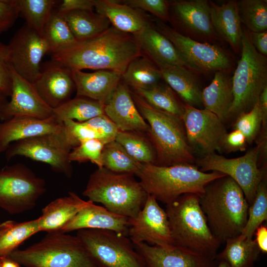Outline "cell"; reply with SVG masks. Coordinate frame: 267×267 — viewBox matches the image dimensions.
Returning <instances> with one entry per match:
<instances>
[{
  "instance_id": "obj_1",
  "label": "cell",
  "mask_w": 267,
  "mask_h": 267,
  "mask_svg": "<svg viewBox=\"0 0 267 267\" xmlns=\"http://www.w3.org/2000/svg\"><path fill=\"white\" fill-rule=\"evenodd\" d=\"M142 50L133 34L121 32L112 26L98 37L77 42L52 54V60L71 71L110 70L122 74Z\"/></svg>"
},
{
  "instance_id": "obj_2",
  "label": "cell",
  "mask_w": 267,
  "mask_h": 267,
  "mask_svg": "<svg viewBox=\"0 0 267 267\" xmlns=\"http://www.w3.org/2000/svg\"><path fill=\"white\" fill-rule=\"evenodd\" d=\"M199 199L211 230L221 242L241 233L249 204L233 179L225 176L212 181Z\"/></svg>"
},
{
  "instance_id": "obj_3",
  "label": "cell",
  "mask_w": 267,
  "mask_h": 267,
  "mask_svg": "<svg viewBox=\"0 0 267 267\" xmlns=\"http://www.w3.org/2000/svg\"><path fill=\"white\" fill-rule=\"evenodd\" d=\"M130 92L137 109L148 122L147 134L156 156L154 164H193L196 160L188 144L182 119L151 106L134 92Z\"/></svg>"
},
{
  "instance_id": "obj_4",
  "label": "cell",
  "mask_w": 267,
  "mask_h": 267,
  "mask_svg": "<svg viewBox=\"0 0 267 267\" xmlns=\"http://www.w3.org/2000/svg\"><path fill=\"white\" fill-rule=\"evenodd\" d=\"M136 176L148 194L167 205L184 194L199 196L209 183L226 175L202 172L192 164L162 166L141 163Z\"/></svg>"
},
{
  "instance_id": "obj_5",
  "label": "cell",
  "mask_w": 267,
  "mask_h": 267,
  "mask_svg": "<svg viewBox=\"0 0 267 267\" xmlns=\"http://www.w3.org/2000/svg\"><path fill=\"white\" fill-rule=\"evenodd\" d=\"M165 211L174 245L217 258L221 242L208 225L198 195L184 194L167 204Z\"/></svg>"
},
{
  "instance_id": "obj_6",
  "label": "cell",
  "mask_w": 267,
  "mask_h": 267,
  "mask_svg": "<svg viewBox=\"0 0 267 267\" xmlns=\"http://www.w3.org/2000/svg\"><path fill=\"white\" fill-rule=\"evenodd\" d=\"M83 195L117 215L135 217L142 209L148 194L134 175L98 168L89 176Z\"/></svg>"
},
{
  "instance_id": "obj_7",
  "label": "cell",
  "mask_w": 267,
  "mask_h": 267,
  "mask_svg": "<svg viewBox=\"0 0 267 267\" xmlns=\"http://www.w3.org/2000/svg\"><path fill=\"white\" fill-rule=\"evenodd\" d=\"M9 256L23 267H98L77 236L60 232Z\"/></svg>"
},
{
  "instance_id": "obj_8",
  "label": "cell",
  "mask_w": 267,
  "mask_h": 267,
  "mask_svg": "<svg viewBox=\"0 0 267 267\" xmlns=\"http://www.w3.org/2000/svg\"><path fill=\"white\" fill-rule=\"evenodd\" d=\"M241 57L232 79L233 101L227 120L251 110L267 86V58L252 44L248 31L243 26Z\"/></svg>"
},
{
  "instance_id": "obj_9",
  "label": "cell",
  "mask_w": 267,
  "mask_h": 267,
  "mask_svg": "<svg viewBox=\"0 0 267 267\" xmlns=\"http://www.w3.org/2000/svg\"><path fill=\"white\" fill-rule=\"evenodd\" d=\"M76 236L98 267H146L128 236L95 229L78 230Z\"/></svg>"
},
{
  "instance_id": "obj_10",
  "label": "cell",
  "mask_w": 267,
  "mask_h": 267,
  "mask_svg": "<svg viewBox=\"0 0 267 267\" xmlns=\"http://www.w3.org/2000/svg\"><path fill=\"white\" fill-rule=\"evenodd\" d=\"M45 191V181L22 164L0 169V208L10 214L33 209Z\"/></svg>"
},
{
  "instance_id": "obj_11",
  "label": "cell",
  "mask_w": 267,
  "mask_h": 267,
  "mask_svg": "<svg viewBox=\"0 0 267 267\" xmlns=\"http://www.w3.org/2000/svg\"><path fill=\"white\" fill-rule=\"evenodd\" d=\"M72 148L63 125L58 131L12 143L5 151V156L7 161L20 156L43 162L69 178L72 174V167L69 156Z\"/></svg>"
},
{
  "instance_id": "obj_12",
  "label": "cell",
  "mask_w": 267,
  "mask_h": 267,
  "mask_svg": "<svg viewBox=\"0 0 267 267\" xmlns=\"http://www.w3.org/2000/svg\"><path fill=\"white\" fill-rule=\"evenodd\" d=\"M259 146L256 145L244 155L234 158H227L216 153L205 155L196 161L202 172H217L233 179L242 190L250 205L258 186L267 177V164L258 166Z\"/></svg>"
},
{
  "instance_id": "obj_13",
  "label": "cell",
  "mask_w": 267,
  "mask_h": 267,
  "mask_svg": "<svg viewBox=\"0 0 267 267\" xmlns=\"http://www.w3.org/2000/svg\"><path fill=\"white\" fill-rule=\"evenodd\" d=\"M156 28L173 43L190 69L208 73H229L233 68L231 57L221 46L193 40L161 21Z\"/></svg>"
},
{
  "instance_id": "obj_14",
  "label": "cell",
  "mask_w": 267,
  "mask_h": 267,
  "mask_svg": "<svg viewBox=\"0 0 267 267\" xmlns=\"http://www.w3.org/2000/svg\"><path fill=\"white\" fill-rule=\"evenodd\" d=\"M8 45L14 70L33 84L40 75L42 58L49 53L46 40L25 24L16 32Z\"/></svg>"
},
{
  "instance_id": "obj_15",
  "label": "cell",
  "mask_w": 267,
  "mask_h": 267,
  "mask_svg": "<svg viewBox=\"0 0 267 267\" xmlns=\"http://www.w3.org/2000/svg\"><path fill=\"white\" fill-rule=\"evenodd\" d=\"M181 118L189 145L205 155L221 152V144L227 133L223 122L214 113L184 104Z\"/></svg>"
},
{
  "instance_id": "obj_16",
  "label": "cell",
  "mask_w": 267,
  "mask_h": 267,
  "mask_svg": "<svg viewBox=\"0 0 267 267\" xmlns=\"http://www.w3.org/2000/svg\"><path fill=\"white\" fill-rule=\"evenodd\" d=\"M128 237L133 243L144 242L149 245H174L167 213L157 200L148 194L137 215L130 218Z\"/></svg>"
},
{
  "instance_id": "obj_17",
  "label": "cell",
  "mask_w": 267,
  "mask_h": 267,
  "mask_svg": "<svg viewBox=\"0 0 267 267\" xmlns=\"http://www.w3.org/2000/svg\"><path fill=\"white\" fill-rule=\"evenodd\" d=\"M174 21L178 32L193 40L213 44L219 40L214 31L207 0H180L170 1Z\"/></svg>"
},
{
  "instance_id": "obj_18",
  "label": "cell",
  "mask_w": 267,
  "mask_h": 267,
  "mask_svg": "<svg viewBox=\"0 0 267 267\" xmlns=\"http://www.w3.org/2000/svg\"><path fill=\"white\" fill-rule=\"evenodd\" d=\"M11 77L10 99L0 111L1 122L17 116L46 119L54 115V110L42 99L34 84L20 76L12 66Z\"/></svg>"
},
{
  "instance_id": "obj_19",
  "label": "cell",
  "mask_w": 267,
  "mask_h": 267,
  "mask_svg": "<svg viewBox=\"0 0 267 267\" xmlns=\"http://www.w3.org/2000/svg\"><path fill=\"white\" fill-rule=\"evenodd\" d=\"M133 245L146 267H216L219 262L217 258L206 256L175 245L159 247L144 242Z\"/></svg>"
},
{
  "instance_id": "obj_20",
  "label": "cell",
  "mask_w": 267,
  "mask_h": 267,
  "mask_svg": "<svg viewBox=\"0 0 267 267\" xmlns=\"http://www.w3.org/2000/svg\"><path fill=\"white\" fill-rule=\"evenodd\" d=\"M33 84L42 99L53 109L70 99L75 89L72 71L53 60L41 69Z\"/></svg>"
},
{
  "instance_id": "obj_21",
  "label": "cell",
  "mask_w": 267,
  "mask_h": 267,
  "mask_svg": "<svg viewBox=\"0 0 267 267\" xmlns=\"http://www.w3.org/2000/svg\"><path fill=\"white\" fill-rule=\"evenodd\" d=\"M104 111L120 131L148 132L149 125L137 109L130 90L121 82L105 104Z\"/></svg>"
},
{
  "instance_id": "obj_22",
  "label": "cell",
  "mask_w": 267,
  "mask_h": 267,
  "mask_svg": "<svg viewBox=\"0 0 267 267\" xmlns=\"http://www.w3.org/2000/svg\"><path fill=\"white\" fill-rule=\"evenodd\" d=\"M129 218L117 215L103 206L89 201L59 232L67 233L84 229L111 230L128 237Z\"/></svg>"
},
{
  "instance_id": "obj_23",
  "label": "cell",
  "mask_w": 267,
  "mask_h": 267,
  "mask_svg": "<svg viewBox=\"0 0 267 267\" xmlns=\"http://www.w3.org/2000/svg\"><path fill=\"white\" fill-rule=\"evenodd\" d=\"M63 123L53 115L46 119L17 116L0 122V152H5L12 143L36 136L60 130Z\"/></svg>"
},
{
  "instance_id": "obj_24",
  "label": "cell",
  "mask_w": 267,
  "mask_h": 267,
  "mask_svg": "<svg viewBox=\"0 0 267 267\" xmlns=\"http://www.w3.org/2000/svg\"><path fill=\"white\" fill-rule=\"evenodd\" d=\"M76 96L87 97L105 104L122 80V74L110 70L85 72L72 71Z\"/></svg>"
},
{
  "instance_id": "obj_25",
  "label": "cell",
  "mask_w": 267,
  "mask_h": 267,
  "mask_svg": "<svg viewBox=\"0 0 267 267\" xmlns=\"http://www.w3.org/2000/svg\"><path fill=\"white\" fill-rule=\"evenodd\" d=\"M133 35L142 51L157 67L171 65L188 68L173 43L150 22Z\"/></svg>"
},
{
  "instance_id": "obj_26",
  "label": "cell",
  "mask_w": 267,
  "mask_h": 267,
  "mask_svg": "<svg viewBox=\"0 0 267 267\" xmlns=\"http://www.w3.org/2000/svg\"><path fill=\"white\" fill-rule=\"evenodd\" d=\"M209 1L212 23L218 39L226 42L235 52L240 53L243 27L237 1L231 0L221 5Z\"/></svg>"
},
{
  "instance_id": "obj_27",
  "label": "cell",
  "mask_w": 267,
  "mask_h": 267,
  "mask_svg": "<svg viewBox=\"0 0 267 267\" xmlns=\"http://www.w3.org/2000/svg\"><path fill=\"white\" fill-rule=\"evenodd\" d=\"M89 203L74 192L52 201L42 209V215L37 219L40 231L59 232Z\"/></svg>"
},
{
  "instance_id": "obj_28",
  "label": "cell",
  "mask_w": 267,
  "mask_h": 267,
  "mask_svg": "<svg viewBox=\"0 0 267 267\" xmlns=\"http://www.w3.org/2000/svg\"><path fill=\"white\" fill-rule=\"evenodd\" d=\"M94 9L116 29L134 34L150 22L141 11L114 0H94Z\"/></svg>"
},
{
  "instance_id": "obj_29",
  "label": "cell",
  "mask_w": 267,
  "mask_h": 267,
  "mask_svg": "<svg viewBox=\"0 0 267 267\" xmlns=\"http://www.w3.org/2000/svg\"><path fill=\"white\" fill-rule=\"evenodd\" d=\"M162 79L184 104L197 108L202 105V93L198 78L193 70L182 66H161Z\"/></svg>"
},
{
  "instance_id": "obj_30",
  "label": "cell",
  "mask_w": 267,
  "mask_h": 267,
  "mask_svg": "<svg viewBox=\"0 0 267 267\" xmlns=\"http://www.w3.org/2000/svg\"><path fill=\"white\" fill-rule=\"evenodd\" d=\"M211 83L202 89V105L217 115L223 123L227 120L233 101L232 79L228 72L214 73Z\"/></svg>"
},
{
  "instance_id": "obj_31",
  "label": "cell",
  "mask_w": 267,
  "mask_h": 267,
  "mask_svg": "<svg viewBox=\"0 0 267 267\" xmlns=\"http://www.w3.org/2000/svg\"><path fill=\"white\" fill-rule=\"evenodd\" d=\"M62 14L78 42L96 38L111 26L105 17L93 10H76Z\"/></svg>"
},
{
  "instance_id": "obj_32",
  "label": "cell",
  "mask_w": 267,
  "mask_h": 267,
  "mask_svg": "<svg viewBox=\"0 0 267 267\" xmlns=\"http://www.w3.org/2000/svg\"><path fill=\"white\" fill-rule=\"evenodd\" d=\"M222 251L217 259L226 262L230 267H251L261 252L255 239L241 234L227 239Z\"/></svg>"
},
{
  "instance_id": "obj_33",
  "label": "cell",
  "mask_w": 267,
  "mask_h": 267,
  "mask_svg": "<svg viewBox=\"0 0 267 267\" xmlns=\"http://www.w3.org/2000/svg\"><path fill=\"white\" fill-rule=\"evenodd\" d=\"M162 79L159 68L149 57L142 55L131 61L122 75L125 84L133 90L151 88Z\"/></svg>"
},
{
  "instance_id": "obj_34",
  "label": "cell",
  "mask_w": 267,
  "mask_h": 267,
  "mask_svg": "<svg viewBox=\"0 0 267 267\" xmlns=\"http://www.w3.org/2000/svg\"><path fill=\"white\" fill-rule=\"evenodd\" d=\"M39 232L37 219L24 222L9 220L0 223V258L9 256L24 241Z\"/></svg>"
},
{
  "instance_id": "obj_35",
  "label": "cell",
  "mask_w": 267,
  "mask_h": 267,
  "mask_svg": "<svg viewBox=\"0 0 267 267\" xmlns=\"http://www.w3.org/2000/svg\"><path fill=\"white\" fill-rule=\"evenodd\" d=\"M104 104L97 101L76 96L54 110V116L60 122L70 120L86 122L104 114Z\"/></svg>"
},
{
  "instance_id": "obj_36",
  "label": "cell",
  "mask_w": 267,
  "mask_h": 267,
  "mask_svg": "<svg viewBox=\"0 0 267 267\" xmlns=\"http://www.w3.org/2000/svg\"><path fill=\"white\" fill-rule=\"evenodd\" d=\"M132 91L151 106L181 119L184 103L179 101L169 86L159 83L150 89Z\"/></svg>"
},
{
  "instance_id": "obj_37",
  "label": "cell",
  "mask_w": 267,
  "mask_h": 267,
  "mask_svg": "<svg viewBox=\"0 0 267 267\" xmlns=\"http://www.w3.org/2000/svg\"><path fill=\"white\" fill-rule=\"evenodd\" d=\"M43 37L52 54L66 49L78 42L63 15L57 10L53 11L45 24Z\"/></svg>"
},
{
  "instance_id": "obj_38",
  "label": "cell",
  "mask_w": 267,
  "mask_h": 267,
  "mask_svg": "<svg viewBox=\"0 0 267 267\" xmlns=\"http://www.w3.org/2000/svg\"><path fill=\"white\" fill-rule=\"evenodd\" d=\"M19 15L26 24L43 36L45 24L57 3L55 0H17Z\"/></svg>"
},
{
  "instance_id": "obj_39",
  "label": "cell",
  "mask_w": 267,
  "mask_h": 267,
  "mask_svg": "<svg viewBox=\"0 0 267 267\" xmlns=\"http://www.w3.org/2000/svg\"><path fill=\"white\" fill-rule=\"evenodd\" d=\"M103 167L117 173L136 175L141 163L131 157L115 140L105 144L102 151Z\"/></svg>"
},
{
  "instance_id": "obj_40",
  "label": "cell",
  "mask_w": 267,
  "mask_h": 267,
  "mask_svg": "<svg viewBox=\"0 0 267 267\" xmlns=\"http://www.w3.org/2000/svg\"><path fill=\"white\" fill-rule=\"evenodd\" d=\"M139 133L119 131L115 140L137 162L154 164L156 159L154 148L151 142Z\"/></svg>"
},
{
  "instance_id": "obj_41",
  "label": "cell",
  "mask_w": 267,
  "mask_h": 267,
  "mask_svg": "<svg viewBox=\"0 0 267 267\" xmlns=\"http://www.w3.org/2000/svg\"><path fill=\"white\" fill-rule=\"evenodd\" d=\"M237 5L241 23L248 31H267V0H240Z\"/></svg>"
},
{
  "instance_id": "obj_42",
  "label": "cell",
  "mask_w": 267,
  "mask_h": 267,
  "mask_svg": "<svg viewBox=\"0 0 267 267\" xmlns=\"http://www.w3.org/2000/svg\"><path fill=\"white\" fill-rule=\"evenodd\" d=\"M267 219V182L263 179L257 188L255 198L249 205L248 218L241 234L253 239L257 228Z\"/></svg>"
},
{
  "instance_id": "obj_43",
  "label": "cell",
  "mask_w": 267,
  "mask_h": 267,
  "mask_svg": "<svg viewBox=\"0 0 267 267\" xmlns=\"http://www.w3.org/2000/svg\"><path fill=\"white\" fill-rule=\"evenodd\" d=\"M234 119L233 130L241 132L247 143L252 144L260 132L263 121V114L258 101L251 110L240 113Z\"/></svg>"
},
{
  "instance_id": "obj_44",
  "label": "cell",
  "mask_w": 267,
  "mask_h": 267,
  "mask_svg": "<svg viewBox=\"0 0 267 267\" xmlns=\"http://www.w3.org/2000/svg\"><path fill=\"white\" fill-rule=\"evenodd\" d=\"M105 144L98 139L85 140L72 149L69 153V160L71 162L79 163L90 161L95 164L98 168H103L102 151Z\"/></svg>"
},
{
  "instance_id": "obj_45",
  "label": "cell",
  "mask_w": 267,
  "mask_h": 267,
  "mask_svg": "<svg viewBox=\"0 0 267 267\" xmlns=\"http://www.w3.org/2000/svg\"><path fill=\"white\" fill-rule=\"evenodd\" d=\"M63 123L67 138L73 148L88 139H98L102 141L101 136L85 122L68 120Z\"/></svg>"
},
{
  "instance_id": "obj_46",
  "label": "cell",
  "mask_w": 267,
  "mask_h": 267,
  "mask_svg": "<svg viewBox=\"0 0 267 267\" xmlns=\"http://www.w3.org/2000/svg\"><path fill=\"white\" fill-rule=\"evenodd\" d=\"M123 3L140 11L150 12L161 21H170V1L164 0H126Z\"/></svg>"
},
{
  "instance_id": "obj_47",
  "label": "cell",
  "mask_w": 267,
  "mask_h": 267,
  "mask_svg": "<svg viewBox=\"0 0 267 267\" xmlns=\"http://www.w3.org/2000/svg\"><path fill=\"white\" fill-rule=\"evenodd\" d=\"M11 68L9 47L0 41V91L7 97L11 92Z\"/></svg>"
},
{
  "instance_id": "obj_48",
  "label": "cell",
  "mask_w": 267,
  "mask_h": 267,
  "mask_svg": "<svg viewBox=\"0 0 267 267\" xmlns=\"http://www.w3.org/2000/svg\"><path fill=\"white\" fill-rule=\"evenodd\" d=\"M85 123L95 131L105 143L115 140L119 131L116 125L105 114L95 117Z\"/></svg>"
},
{
  "instance_id": "obj_49",
  "label": "cell",
  "mask_w": 267,
  "mask_h": 267,
  "mask_svg": "<svg viewBox=\"0 0 267 267\" xmlns=\"http://www.w3.org/2000/svg\"><path fill=\"white\" fill-rule=\"evenodd\" d=\"M19 15L17 0H0V34L12 27Z\"/></svg>"
},
{
  "instance_id": "obj_50",
  "label": "cell",
  "mask_w": 267,
  "mask_h": 267,
  "mask_svg": "<svg viewBox=\"0 0 267 267\" xmlns=\"http://www.w3.org/2000/svg\"><path fill=\"white\" fill-rule=\"evenodd\" d=\"M247 142L244 135L240 131L233 130L223 136L221 144V152L230 153L238 151H245Z\"/></svg>"
},
{
  "instance_id": "obj_51",
  "label": "cell",
  "mask_w": 267,
  "mask_h": 267,
  "mask_svg": "<svg viewBox=\"0 0 267 267\" xmlns=\"http://www.w3.org/2000/svg\"><path fill=\"white\" fill-rule=\"evenodd\" d=\"M94 8V0H64L57 10L64 14L76 10H93Z\"/></svg>"
},
{
  "instance_id": "obj_52",
  "label": "cell",
  "mask_w": 267,
  "mask_h": 267,
  "mask_svg": "<svg viewBox=\"0 0 267 267\" xmlns=\"http://www.w3.org/2000/svg\"><path fill=\"white\" fill-rule=\"evenodd\" d=\"M248 33L251 42L256 50L261 54L267 56V31L260 32L248 31Z\"/></svg>"
},
{
  "instance_id": "obj_53",
  "label": "cell",
  "mask_w": 267,
  "mask_h": 267,
  "mask_svg": "<svg viewBox=\"0 0 267 267\" xmlns=\"http://www.w3.org/2000/svg\"><path fill=\"white\" fill-rule=\"evenodd\" d=\"M254 234L255 239L258 246L263 253H267V227L265 225H260L256 230Z\"/></svg>"
},
{
  "instance_id": "obj_54",
  "label": "cell",
  "mask_w": 267,
  "mask_h": 267,
  "mask_svg": "<svg viewBox=\"0 0 267 267\" xmlns=\"http://www.w3.org/2000/svg\"><path fill=\"white\" fill-rule=\"evenodd\" d=\"M258 103L263 114L262 124H267V86L261 93Z\"/></svg>"
},
{
  "instance_id": "obj_55",
  "label": "cell",
  "mask_w": 267,
  "mask_h": 267,
  "mask_svg": "<svg viewBox=\"0 0 267 267\" xmlns=\"http://www.w3.org/2000/svg\"><path fill=\"white\" fill-rule=\"evenodd\" d=\"M1 267H22L17 262L9 256L0 258Z\"/></svg>"
},
{
  "instance_id": "obj_56",
  "label": "cell",
  "mask_w": 267,
  "mask_h": 267,
  "mask_svg": "<svg viewBox=\"0 0 267 267\" xmlns=\"http://www.w3.org/2000/svg\"><path fill=\"white\" fill-rule=\"evenodd\" d=\"M7 102V96L0 91V111L4 108Z\"/></svg>"
},
{
  "instance_id": "obj_57",
  "label": "cell",
  "mask_w": 267,
  "mask_h": 267,
  "mask_svg": "<svg viewBox=\"0 0 267 267\" xmlns=\"http://www.w3.org/2000/svg\"><path fill=\"white\" fill-rule=\"evenodd\" d=\"M216 267H230L228 264L224 261L219 260L218 265Z\"/></svg>"
},
{
  "instance_id": "obj_58",
  "label": "cell",
  "mask_w": 267,
  "mask_h": 267,
  "mask_svg": "<svg viewBox=\"0 0 267 267\" xmlns=\"http://www.w3.org/2000/svg\"><path fill=\"white\" fill-rule=\"evenodd\" d=\"M0 267H1V263H0Z\"/></svg>"
}]
</instances>
